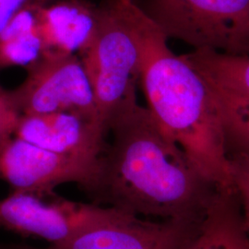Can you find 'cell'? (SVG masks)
<instances>
[{"instance_id":"6da1fadb","label":"cell","mask_w":249,"mask_h":249,"mask_svg":"<svg viewBox=\"0 0 249 249\" xmlns=\"http://www.w3.org/2000/svg\"><path fill=\"white\" fill-rule=\"evenodd\" d=\"M113 139L86 192L96 202L157 220L199 223L223 190L199 172L138 103L110 124Z\"/></svg>"},{"instance_id":"7a4b0ae2","label":"cell","mask_w":249,"mask_h":249,"mask_svg":"<svg viewBox=\"0 0 249 249\" xmlns=\"http://www.w3.org/2000/svg\"><path fill=\"white\" fill-rule=\"evenodd\" d=\"M140 83L160 130L199 172L221 189H232L219 107L208 80L167 45V36L145 12L140 20Z\"/></svg>"},{"instance_id":"3957f363","label":"cell","mask_w":249,"mask_h":249,"mask_svg":"<svg viewBox=\"0 0 249 249\" xmlns=\"http://www.w3.org/2000/svg\"><path fill=\"white\" fill-rule=\"evenodd\" d=\"M96 36L80 54L91 83L101 124L107 132L115 116L137 103L142 47L140 19L143 10L135 0H106L100 4Z\"/></svg>"},{"instance_id":"277c9868","label":"cell","mask_w":249,"mask_h":249,"mask_svg":"<svg viewBox=\"0 0 249 249\" xmlns=\"http://www.w3.org/2000/svg\"><path fill=\"white\" fill-rule=\"evenodd\" d=\"M139 5L167 38L194 50L249 55V0H144Z\"/></svg>"},{"instance_id":"5b68a950","label":"cell","mask_w":249,"mask_h":249,"mask_svg":"<svg viewBox=\"0 0 249 249\" xmlns=\"http://www.w3.org/2000/svg\"><path fill=\"white\" fill-rule=\"evenodd\" d=\"M115 209L73 201L47 192L12 191L0 199V229L63 245L114 213Z\"/></svg>"},{"instance_id":"8992f818","label":"cell","mask_w":249,"mask_h":249,"mask_svg":"<svg viewBox=\"0 0 249 249\" xmlns=\"http://www.w3.org/2000/svg\"><path fill=\"white\" fill-rule=\"evenodd\" d=\"M26 71L24 81L10 90L20 116L73 112L100 122L92 86L79 55L46 53Z\"/></svg>"},{"instance_id":"52a82bcc","label":"cell","mask_w":249,"mask_h":249,"mask_svg":"<svg viewBox=\"0 0 249 249\" xmlns=\"http://www.w3.org/2000/svg\"><path fill=\"white\" fill-rule=\"evenodd\" d=\"M99 163L60 155L14 136L0 144V179L12 191L47 192L75 183L87 192L96 180Z\"/></svg>"},{"instance_id":"ba28073f","label":"cell","mask_w":249,"mask_h":249,"mask_svg":"<svg viewBox=\"0 0 249 249\" xmlns=\"http://www.w3.org/2000/svg\"><path fill=\"white\" fill-rule=\"evenodd\" d=\"M202 222L150 219L115 209L71 240L45 249H188Z\"/></svg>"},{"instance_id":"9c48e42d","label":"cell","mask_w":249,"mask_h":249,"mask_svg":"<svg viewBox=\"0 0 249 249\" xmlns=\"http://www.w3.org/2000/svg\"><path fill=\"white\" fill-rule=\"evenodd\" d=\"M108 132L97 119L73 112L21 115L14 137L54 153L98 161Z\"/></svg>"},{"instance_id":"30bf717a","label":"cell","mask_w":249,"mask_h":249,"mask_svg":"<svg viewBox=\"0 0 249 249\" xmlns=\"http://www.w3.org/2000/svg\"><path fill=\"white\" fill-rule=\"evenodd\" d=\"M100 5L88 0H52L39 8V25L46 53L79 55L98 31Z\"/></svg>"},{"instance_id":"8fae6325","label":"cell","mask_w":249,"mask_h":249,"mask_svg":"<svg viewBox=\"0 0 249 249\" xmlns=\"http://www.w3.org/2000/svg\"><path fill=\"white\" fill-rule=\"evenodd\" d=\"M188 249H249V233L233 189L218 193Z\"/></svg>"},{"instance_id":"7c38bea8","label":"cell","mask_w":249,"mask_h":249,"mask_svg":"<svg viewBox=\"0 0 249 249\" xmlns=\"http://www.w3.org/2000/svg\"><path fill=\"white\" fill-rule=\"evenodd\" d=\"M43 4H33L18 11L0 33V71L12 67L28 69L45 56L39 25V8Z\"/></svg>"},{"instance_id":"4fadbf2b","label":"cell","mask_w":249,"mask_h":249,"mask_svg":"<svg viewBox=\"0 0 249 249\" xmlns=\"http://www.w3.org/2000/svg\"><path fill=\"white\" fill-rule=\"evenodd\" d=\"M184 56L214 88L249 100V55L200 49Z\"/></svg>"},{"instance_id":"5bb4252c","label":"cell","mask_w":249,"mask_h":249,"mask_svg":"<svg viewBox=\"0 0 249 249\" xmlns=\"http://www.w3.org/2000/svg\"><path fill=\"white\" fill-rule=\"evenodd\" d=\"M213 89L222 118L226 151L249 155V100Z\"/></svg>"},{"instance_id":"9a60e30c","label":"cell","mask_w":249,"mask_h":249,"mask_svg":"<svg viewBox=\"0 0 249 249\" xmlns=\"http://www.w3.org/2000/svg\"><path fill=\"white\" fill-rule=\"evenodd\" d=\"M231 187L239 200L246 230L249 235V155L240 152H227Z\"/></svg>"},{"instance_id":"2e32d148","label":"cell","mask_w":249,"mask_h":249,"mask_svg":"<svg viewBox=\"0 0 249 249\" xmlns=\"http://www.w3.org/2000/svg\"><path fill=\"white\" fill-rule=\"evenodd\" d=\"M19 116L10 90L4 89L0 84V144L14 136Z\"/></svg>"},{"instance_id":"e0dca14e","label":"cell","mask_w":249,"mask_h":249,"mask_svg":"<svg viewBox=\"0 0 249 249\" xmlns=\"http://www.w3.org/2000/svg\"><path fill=\"white\" fill-rule=\"evenodd\" d=\"M50 1L52 0H0V33L21 9L33 4Z\"/></svg>"},{"instance_id":"ac0fdd59","label":"cell","mask_w":249,"mask_h":249,"mask_svg":"<svg viewBox=\"0 0 249 249\" xmlns=\"http://www.w3.org/2000/svg\"><path fill=\"white\" fill-rule=\"evenodd\" d=\"M0 249H36V248H32V247H28L24 245H3L0 246Z\"/></svg>"}]
</instances>
